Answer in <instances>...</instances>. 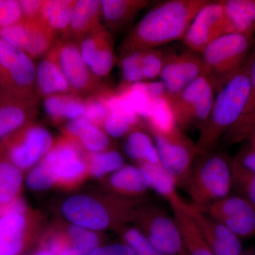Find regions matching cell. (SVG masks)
Here are the masks:
<instances>
[{"label": "cell", "mask_w": 255, "mask_h": 255, "mask_svg": "<svg viewBox=\"0 0 255 255\" xmlns=\"http://www.w3.org/2000/svg\"><path fill=\"white\" fill-rule=\"evenodd\" d=\"M209 0H169L157 4L128 33L122 54L157 48L182 39L196 14Z\"/></svg>", "instance_id": "obj_1"}, {"label": "cell", "mask_w": 255, "mask_h": 255, "mask_svg": "<svg viewBox=\"0 0 255 255\" xmlns=\"http://www.w3.org/2000/svg\"><path fill=\"white\" fill-rule=\"evenodd\" d=\"M249 67L250 58L217 92L209 117L199 130L196 145L200 153L216 150L225 134L241 117L251 88Z\"/></svg>", "instance_id": "obj_2"}, {"label": "cell", "mask_w": 255, "mask_h": 255, "mask_svg": "<svg viewBox=\"0 0 255 255\" xmlns=\"http://www.w3.org/2000/svg\"><path fill=\"white\" fill-rule=\"evenodd\" d=\"M186 189L191 204L201 209L227 197L233 189L232 159L216 149L199 153Z\"/></svg>", "instance_id": "obj_3"}, {"label": "cell", "mask_w": 255, "mask_h": 255, "mask_svg": "<svg viewBox=\"0 0 255 255\" xmlns=\"http://www.w3.org/2000/svg\"><path fill=\"white\" fill-rule=\"evenodd\" d=\"M253 44V37L228 33L215 40L201 53L206 75L215 92L246 65Z\"/></svg>", "instance_id": "obj_4"}, {"label": "cell", "mask_w": 255, "mask_h": 255, "mask_svg": "<svg viewBox=\"0 0 255 255\" xmlns=\"http://www.w3.org/2000/svg\"><path fill=\"white\" fill-rule=\"evenodd\" d=\"M36 67L25 52L0 38V91L38 102Z\"/></svg>", "instance_id": "obj_5"}, {"label": "cell", "mask_w": 255, "mask_h": 255, "mask_svg": "<svg viewBox=\"0 0 255 255\" xmlns=\"http://www.w3.org/2000/svg\"><path fill=\"white\" fill-rule=\"evenodd\" d=\"M52 145L53 137L46 128L27 124L1 140L0 155L22 170L35 165Z\"/></svg>", "instance_id": "obj_6"}, {"label": "cell", "mask_w": 255, "mask_h": 255, "mask_svg": "<svg viewBox=\"0 0 255 255\" xmlns=\"http://www.w3.org/2000/svg\"><path fill=\"white\" fill-rule=\"evenodd\" d=\"M159 163L175 179L178 187L186 189L199 149L179 127L167 134L151 132Z\"/></svg>", "instance_id": "obj_7"}, {"label": "cell", "mask_w": 255, "mask_h": 255, "mask_svg": "<svg viewBox=\"0 0 255 255\" xmlns=\"http://www.w3.org/2000/svg\"><path fill=\"white\" fill-rule=\"evenodd\" d=\"M215 100V90L206 75H201L169 101L178 127L182 130L204 127Z\"/></svg>", "instance_id": "obj_8"}, {"label": "cell", "mask_w": 255, "mask_h": 255, "mask_svg": "<svg viewBox=\"0 0 255 255\" xmlns=\"http://www.w3.org/2000/svg\"><path fill=\"white\" fill-rule=\"evenodd\" d=\"M137 228L157 251L164 255H187L180 229L172 217L161 206L151 205L135 214Z\"/></svg>", "instance_id": "obj_9"}, {"label": "cell", "mask_w": 255, "mask_h": 255, "mask_svg": "<svg viewBox=\"0 0 255 255\" xmlns=\"http://www.w3.org/2000/svg\"><path fill=\"white\" fill-rule=\"evenodd\" d=\"M51 50L73 95L87 98L108 89L102 85L101 80L96 78L82 60L78 43L62 39L56 41Z\"/></svg>", "instance_id": "obj_10"}, {"label": "cell", "mask_w": 255, "mask_h": 255, "mask_svg": "<svg viewBox=\"0 0 255 255\" xmlns=\"http://www.w3.org/2000/svg\"><path fill=\"white\" fill-rule=\"evenodd\" d=\"M119 200L112 206H106L87 196L77 195L68 198L62 206L64 216L74 226L93 231H101L111 225L131 216L132 206L112 210L121 204Z\"/></svg>", "instance_id": "obj_11"}, {"label": "cell", "mask_w": 255, "mask_h": 255, "mask_svg": "<svg viewBox=\"0 0 255 255\" xmlns=\"http://www.w3.org/2000/svg\"><path fill=\"white\" fill-rule=\"evenodd\" d=\"M227 21L222 0L209 1L196 14L183 43L189 49L202 53L215 40L226 34Z\"/></svg>", "instance_id": "obj_12"}, {"label": "cell", "mask_w": 255, "mask_h": 255, "mask_svg": "<svg viewBox=\"0 0 255 255\" xmlns=\"http://www.w3.org/2000/svg\"><path fill=\"white\" fill-rule=\"evenodd\" d=\"M206 75L201 53L188 48L180 53L164 54V63L159 78L169 101L177 97L188 85Z\"/></svg>", "instance_id": "obj_13"}, {"label": "cell", "mask_w": 255, "mask_h": 255, "mask_svg": "<svg viewBox=\"0 0 255 255\" xmlns=\"http://www.w3.org/2000/svg\"><path fill=\"white\" fill-rule=\"evenodd\" d=\"M202 209L240 239L255 237V206L246 198L229 195Z\"/></svg>", "instance_id": "obj_14"}, {"label": "cell", "mask_w": 255, "mask_h": 255, "mask_svg": "<svg viewBox=\"0 0 255 255\" xmlns=\"http://www.w3.org/2000/svg\"><path fill=\"white\" fill-rule=\"evenodd\" d=\"M184 209L195 223L201 236L214 255H243L241 239L211 217L204 209L184 201Z\"/></svg>", "instance_id": "obj_15"}, {"label": "cell", "mask_w": 255, "mask_h": 255, "mask_svg": "<svg viewBox=\"0 0 255 255\" xmlns=\"http://www.w3.org/2000/svg\"><path fill=\"white\" fill-rule=\"evenodd\" d=\"M53 167L58 180L72 182L85 173L86 163L78 146L73 142L60 141L43 157Z\"/></svg>", "instance_id": "obj_16"}, {"label": "cell", "mask_w": 255, "mask_h": 255, "mask_svg": "<svg viewBox=\"0 0 255 255\" xmlns=\"http://www.w3.org/2000/svg\"><path fill=\"white\" fill-rule=\"evenodd\" d=\"M38 102L0 91V140L26 125L37 112Z\"/></svg>", "instance_id": "obj_17"}, {"label": "cell", "mask_w": 255, "mask_h": 255, "mask_svg": "<svg viewBox=\"0 0 255 255\" xmlns=\"http://www.w3.org/2000/svg\"><path fill=\"white\" fill-rule=\"evenodd\" d=\"M102 1L80 0L76 1L71 21L68 31L62 36V39L80 43L87 35L102 26Z\"/></svg>", "instance_id": "obj_18"}, {"label": "cell", "mask_w": 255, "mask_h": 255, "mask_svg": "<svg viewBox=\"0 0 255 255\" xmlns=\"http://www.w3.org/2000/svg\"><path fill=\"white\" fill-rule=\"evenodd\" d=\"M107 102L110 114L103 128L109 136L119 138L139 127L141 118L118 92L111 91L107 95Z\"/></svg>", "instance_id": "obj_19"}, {"label": "cell", "mask_w": 255, "mask_h": 255, "mask_svg": "<svg viewBox=\"0 0 255 255\" xmlns=\"http://www.w3.org/2000/svg\"><path fill=\"white\" fill-rule=\"evenodd\" d=\"M36 89L38 97L73 95L51 49L36 67Z\"/></svg>", "instance_id": "obj_20"}, {"label": "cell", "mask_w": 255, "mask_h": 255, "mask_svg": "<svg viewBox=\"0 0 255 255\" xmlns=\"http://www.w3.org/2000/svg\"><path fill=\"white\" fill-rule=\"evenodd\" d=\"M249 75L251 88L248 101L241 117L223 137L226 145L249 140L255 131V52H252L250 57Z\"/></svg>", "instance_id": "obj_21"}, {"label": "cell", "mask_w": 255, "mask_h": 255, "mask_svg": "<svg viewBox=\"0 0 255 255\" xmlns=\"http://www.w3.org/2000/svg\"><path fill=\"white\" fill-rule=\"evenodd\" d=\"M228 33L253 37L255 33V0H222Z\"/></svg>", "instance_id": "obj_22"}, {"label": "cell", "mask_w": 255, "mask_h": 255, "mask_svg": "<svg viewBox=\"0 0 255 255\" xmlns=\"http://www.w3.org/2000/svg\"><path fill=\"white\" fill-rule=\"evenodd\" d=\"M181 196L170 203L173 216L180 229L187 255H214L201 236L195 223L184 209Z\"/></svg>", "instance_id": "obj_23"}, {"label": "cell", "mask_w": 255, "mask_h": 255, "mask_svg": "<svg viewBox=\"0 0 255 255\" xmlns=\"http://www.w3.org/2000/svg\"><path fill=\"white\" fill-rule=\"evenodd\" d=\"M65 130L70 136L78 138L81 145L92 153L110 150V136L105 130L92 124L85 117L69 121Z\"/></svg>", "instance_id": "obj_24"}, {"label": "cell", "mask_w": 255, "mask_h": 255, "mask_svg": "<svg viewBox=\"0 0 255 255\" xmlns=\"http://www.w3.org/2000/svg\"><path fill=\"white\" fill-rule=\"evenodd\" d=\"M147 2L145 0H103L102 19L107 27L118 31L127 26Z\"/></svg>", "instance_id": "obj_25"}, {"label": "cell", "mask_w": 255, "mask_h": 255, "mask_svg": "<svg viewBox=\"0 0 255 255\" xmlns=\"http://www.w3.org/2000/svg\"><path fill=\"white\" fill-rule=\"evenodd\" d=\"M26 220L23 214L0 217V255H18L24 245Z\"/></svg>", "instance_id": "obj_26"}, {"label": "cell", "mask_w": 255, "mask_h": 255, "mask_svg": "<svg viewBox=\"0 0 255 255\" xmlns=\"http://www.w3.org/2000/svg\"><path fill=\"white\" fill-rule=\"evenodd\" d=\"M110 184L116 192L129 196L141 195L150 189L148 175L139 166H123L112 173Z\"/></svg>", "instance_id": "obj_27"}, {"label": "cell", "mask_w": 255, "mask_h": 255, "mask_svg": "<svg viewBox=\"0 0 255 255\" xmlns=\"http://www.w3.org/2000/svg\"><path fill=\"white\" fill-rule=\"evenodd\" d=\"M76 1L48 0L43 1L40 20L56 36L68 31Z\"/></svg>", "instance_id": "obj_28"}, {"label": "cell", "mask_w": 255, "mask_h": 255, "mask_svg": "<svg viewBox=\"0 0 255 255\" xmlns=\"http://www.w3.org/2000/svg\"><path fill=\"white\" fill-rule=\"evenodd\" d=\"M128 157L138 163H159L158 153L153 137L137 127L128 134L124 143Z\"/></svg>", "instance_id": "obj_29"}, {"label": "cell", "mask_w": 255, "mask_h": 255, "mask_svg": "<svg viewBox=\"0 0 255 255\" xmlns=\"http://www.w3.org/2000/svg\"><path fill=\"white\" fill-rule=\"evenodd\" d=\"M23 182L21 169L0 159V206L18 199Z\"/></svg>", "instance_id": "obj_30"}, {"label": "cell", "mask_w": 255, "mask_h": 255, "mask_svg": "<svg viewBox=\"0 0 255 255\" xmlns=\"http://www.w3.org/2000/svg\"><path fill=\"white\" fill-rule=\"evenodd\" d=\"M145 171L150 182V189L170 203L179 197L175 179L161 165L157 164H142L138 165Z\"/></svg>", "instance_id": "obj_31"}, {"label": "cell", "mask_w": 255, "mask_h": 255, "mask_svg": "<svg viewBox=\"0 0 255 255\" xmlns=\"http://www.w3.org/2000/svg\"><path fill=\"white\" fill-rule=\"evenodd\" d=\"M145 121L150 132L167 134L178 128L173 111L167 97L152 100V112Z\"/></svg>", "instance_id": "obj_32"}, {"label": "cell", "mask_w": 255, "mask_h": 255, "mask_svg": "<svg viewBox=\"0 0 255 255\" xmlns=\"http://www.w3.org/2000/svg\"><path fill=\"white\" fill-rule=\"evenodd\" d=\"M115 60L113 38L107 30L97 49L95 60L90 67V70L96 78L101 80L112 71Z\"/></svg>", "instance_id": "obj_33"}, {"label": "cell", "mask_w": 255, "mask_h": 255, "mask_svg": "<svg viewBox=\"0 0 255 255\" xmlns=\"http://www.w3.org/2000/svg\"><path fill=\"white\" fill-rule=\"evenodd\" d=\"M124 166V159L119 151L110 149L103 152L92 153L90 158V169L95 177L114 173Z\"/></svg>", "instance_id": "obj_34"}, {"label": "cell", "mask_w": 255, "mask_h": 255, "mask_svg": "<svg viewBox=\"0 0 255 255\" xmlns=\"http://www.w3.org/2000/svg\"><path fill=\"white\" fill-rule=\"evenodd\" d=\"M58 180L53 167L43 158L30 171L26 177V185L30 190H46Z\"/></svg>", "instance_id": "obj_35"}, {"label": "cell", "mask_w": 255, "mask_h": 255, "mask_svg": "<svg viewBox=\"0 0 255 255\" xmlns=\"http://www.w3.org/2000/svg\"><path fill=\"white\" fill-rule=\"evenodd\" d=\"M142 50H134L122 54L120 60L122 85L144 82L142 70Z\"/></svg>", "instance_id": "obj_36"}, {"label": "cell", "mask_w": 255, "mask_h": 255, "mask_svg": "<svg viewBox=\"0 0 255 255\" xmlns=\"http://www.w3.org/2000/svg\"><path fill=\"white\" fill-rule=\"evenodd\" d=\"M112 90L107 89L98 95L85 98L86 112L85 117L97 127H103L110 116V110L107 102V95Z\"/></svg>", "instance_id": "obj_37"}, {"label": "cell", "mask_w": 255, "mask_h": 255, "mask_svg": "<svg viewBox=\"0 0 255 255\" xmlns=\"http://www.w3.org/2000/svg\"><path fill=\"white\" fill-rule=\"evenodd\" d=\"M233 189L255 206V173L250 172L232 159Z\"/></svg>", "instance_id": "obj_38"}, {"label": "cell", "mask_w": 255, "mask_h": 255, "mask_svg": "<svg viewBox=\"0 0 255 255\" xmlns=\"http://www.w3.org/2000/svg\"><path fill=\"white\" fill-rule=\"evenodd\" d=\"M68 236L72 246L87 255H90L92 251L99 248L100 240L98 236L90 230L73 226L69 228Z\"/></svg>", "instance_id": "obj_39"}, {"label": "cell", "mask_w": 255, "mask_h": 255, "mask_svg": "<svg viewBox=\"0 0 255 255\" xmlns=\"http://www.w3.org/2000/svg\"><path fill=\"white\" fill-rule=\"evenodd\" d=\"M164 63V53L158 48L142 50V70L144 81L160 76Z\"/></svg>", "instance_id": "obj_40"}, {"label": "cell", "mask_w": 255, "mask_h": 255, "mask_svg": "<svg viewBox=\"0 0 255 255\" xmlns=\"http://www.w3.org/2000/svg\"><path fill=\"white\" fill-rule=\"evenodd\" d=\"M124 243L133 252L134 255H164L155 249L136 228H130L124 233Z\"/></svg>", "instance_id": "obj_41"}, {"label": "cell", "mask_w": 255, "mask_h": 255, "mask_svg": "<svg viewBox=\"0 0 255 255\" xmlns=\"http://www.w3.org/2000/svg\"><path fill=\"white\" fill-rule=\"evenodd\" d=\"M23 20L19 1L0 0V28L9 27Z\"/></svg>", "instance_id": "obj_42"}, {"label": "cell", "mask_w": 255, "mask_h": 255, "mask_svg": "<svg viewBox=\"0 0 255 255\" xmlns=\"http://www.w3.org/2000/svg\"><path fill=\"white\" fill-rule=\"evenodd\" d=\"M86 112V101L85 98L78 96L65 95L64 98L62 119L69 121L75 120L85 117Z\"/></svg>", "instance_id": "obj_43"}, {"label": "cell", "mask_w": 255, "mask_h": 255, "mask_svg": "<svg viewBox=\"0 0 255 255\" xmlns=\"http://www.w3.org/2000/svg\"><path fill=\"white\" fill-rule=\"evenodd\" d=\"M65 95H52L44 99L43 107L47 115L55 122H60L62 119V110Z\"/></svg>", "instance_id": "obj_44"}, {"label": "cell", "mask_w": 255, "mask_h": 255, "mask_svg": "<svg viewBox=\"0 0 255 255\" xmlns=\"http://www.w3.org/2000/svg\"><path fill=\"white\" fill-rule=\"evenodd\" d=\"M233 160L243 168L255 173V148L251 144L242 148Z\"/></svg>", "instance_id": "obj_45"}, {"label": "cell", "mask_w": 255, "mask_h": 255, "mask_svg": "<svg viewBox=\"0 0 255 255\" xmlns=\"http://www.w3.org/2000/svg\"><path fill=\"white\" fill-rule=\"evenodd\" d=\"M43 1L39 0H21L20 6L22 11L23 19L37 21L41 18Z\"/></svg>", "instance_id": "obj_46"}, {"label": "cell", "mask_w": 255, "mask_h": 255, "mask_svg": "<svg viewBox=\"0 0 255 255\" xmlns=\"http://www.w3.org/2000/svg\"><path fill=\"white\" fill-rule=\"evenodd\" d=\"M89 255H134V253L126 243H116L99 247Z\"/></svg>", "instance_id": "obj_47"}, {"label": "cell", "mask_w": 255, "mask_h": 255, "mask_svg": "<svg viewBox=\"0 0 255 255\" xmlns=\"http://www.w3.org/2000/svg\"><path fill=\"white\" fill-rule=\"evenodd\" d=\"M147 92L151 100L167 97V92L162 82H146Z\"/></svg>", "instance_id": "obj_48"}, {"label": "cell", "mask_w": 255, "mask_h": 255, "mask_svg": "<svg viewBox=\"0 0 255 255\" xmlns=\"http://www.w3.org/2000/svg\"><path fill=\"white\" fill-rule=\"evenodd\" d=\"M58 255H87L74 247H65Z\"/></svg>", "instance_id": "obj_49"}, {"label": "cell", "mask_w": 255, "mask_h": 255, "mask_svg": "<svg viewBox=\"0 0 255 255\" xmlns=\"http://www.w3.org/2000/svg\"><path fill=\"white\" fill-rule=\"evenodd\" d=\"M33 255H54L53 253H50L49 251H42L38 252V253H35Z\"/></svg>", "instance_id": "obj_50"}, {"label": "cell", "mask_w": 255, "mask_h": 255, "mask_svg": "<svg viewBox=\"0 0 255 255\" xmlns=\"http://www.w3.org/2000/svg\"><path fill=\"white\" fill-rule=\"evenodd\" d=\"M250 141H251V145L254 147L255 148V131L252 134L251 137L249 138Z\"/></svg>", "instance_id": "obj_51"}, {"label": "cell", "mask_w": 255, "mask_h": 255, "mask_svg": "<svg viewBox=\"0 0 255 255\" xmlns=\"http://www.w3.org/2000/svg\"><path fill=\"white\" fill-rule=\"evenodd\" d=\"M243 255H255V249L248 250L243 252Z\"/></svg>", "instance_id": "obj_52"}]
</instances>
